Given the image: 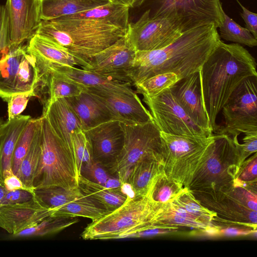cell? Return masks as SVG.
<instances>
[{
    "mask_svg": "<svg viewBox=\"0 0 257 257\" xmlns=\"http://www.w3.org/2000/svg\"><path fill=\"white\" fill-rule=\"evenodd\" d=\"M35 196L34 190L28 189H17L8 191L4 196L1 206L13 205L30 201Z\"/></svg>",
    "mask_w": 257,
    "mask_h": 257,
    "instance_id": "f6af8a7d",
    "label": "cell"
},
{
    "mask_svg": "<svg viewBox=\"0 0 257 257\" xmlns=\"http://www.w3.org/2000/svg\"><path fill=\"white\" fill-rule=\"evenodd\" d=\"M41 123V116L31 118L17 141L12 161V170L13 174L18 177L22 161L28 152Z\"/></svg>",
    "mask_w": 257,
    "mask_h": 257,
    "instance_id": "d590c367",
    "label": "cell"
},
{
    "mask_svg": "<svg viewBox=\"0 0 257 257\" xmlns=\"http://www.w3.org/2000/svg\"><path fill=\"white\" fill-rule=\"evenodd\" d=\"M78 188L83 195L97 202L108 211L118 208L130 196L121 187L106 188L88 180L81 175L79 177Z\"/></svg>",
    "mask_w": 257,
    "mask_h": 257,
    "instance_id": "83f0119b",
    "label": "cell"
},
{
    "mask_svg": "<svg viewBox=\"0 0 257 257\" xmlns=\"http://www.w3.org/2000/svg\"><path fill=\"white\" fill-rule=\"evenodd\" d=\"M238 136L219 134L213 140L188 189H217L232 183L241 165Z\"/></svg>",
    "mask_w": 257,
    "mask_h": 257,
    "instance_id": "52a82bcc",
    "label": "cell"
},
{
    "mask_svg": "<svg viewBox=\"0 0 257 257\" xmlns=\"http://www.w3.org/2000/svg\"><path fill=\"white\" fill-rule=\"evenodd\" d=\"M11 47L22 44L36 33L41 22V0H7Z\"/></svg>",
    "mask_w": 257,
    "mask_h": 257,
    "instance_id": "ac0fdd59",
    "label": "cell"
},
{
    "mask_svg": "<svg viewBox=\"0 0 257 257\" xmlns=\"http://www.w3.org/2000/svg\"><path fill=\"white\" fill-rule=\"evenodd\" d=\"M129 9L126 6L110 2L81 13L61 16L54 19L93 21L127 31L130 23Z\"/></svg>",
    "mask_w": 257,
    "mask_h": 257,
    "instance_id": "4316f807",
    "label": "cell"
},
{
    "mask_svg": "<svg viewBox=\"0 0 257 257\" xmlns=\"http://www.w3.org/2000/svg\"><path fill=\"white\" fill-rule=\"evenodd\" d=\"M257 76L244 80L231 93L221 110L225 123L220 134L238 136L257 132Z\"/></svg>",
    "mask_w": 257,
    "mask_h": 257,
    "instance_id": "7c38bea8",
    "label": "cell"
},
{
    "mask_svg": "<svg viewBox=\"0 0 257 257\" xmlns=\"http://www.w3.org/2000/svg\"><path fill=\"white\" fill-rule=\"evenodd\" d=\"M28 115H19L4 121L0 127V182L4 185L5 179L14 175L12 161L17 141L31 119Z\"/></svg>",
    "mask_w": 257,
    "mask_h": 257,
    "instance_id": "cb8c5ba5",
    "label": "cell"
},
{
    "mask_svg": "<svg viewBox=\"0 0 257 257\" xmlns=\"http://www.w3.org/2000/svg\"><path fill=\"white\" fill-rule=\"evenodd\" d=\"M52 210L36 195L26 202L3 205L0 207V227L14 235L40 223Z\"/></svg>",
    "mask_w": 257,
    "mask_h": 257,
    "instance_id": "ffe728a7",
    "label": "cell"
},
{
    "mask_svg": "<svg viewBox=\"0 0 257 257\" xmlns=\"http://www.w3.org/2000/svg\"><path fill=\"white\" fill-rule=\"evenodd\" d=\"M184 188L181 184L167 176L163 171L155 177L147 195L159 209L175 198Z\"/></svg>",
    "mask_w": 257,
    "mask_h": 257,
    "instance_id": "1f68e13d",
    "label": "cell"
},
{
    "mask_svg": "<svg viewBox=\"0 0 257 257\" xmlns=\"http://www.w3.org/2000/svg\"><path fill=\"white\" fill-rule=\"evenodd\" d=\"M72 139L77 169L80 174L82 166L93 161L92 148L89 140L82 131L75 132Z\"/></svg>",
    "mask_w": 257,
    "mask_h": 257,
    "instance_id": "ab89813d",
    "label": "cell"
},
{
    "mask_svg": "<svg viewBox=\"0 0 257 257\" xmlns=\"http://www.w3.org/2000/svg\"><path fill=\"white\" fill-rule=\"evenodd\" d=\"M111 2L120 4L129 8L139 7L144 4L147 0H110Z\"/></svg>",
    "mask_w": 257,
    "mask_h": 257,
    "instance_id": "681fc988",
    "label": "cell"
},
{
    "mask_svg": "<svg viewBox=\"0 0 257 257\" xmlns=\"http://www.w3.org/2000/svg\"><path fill=\"white\" fill-rule=\"evenodd\" d=\"M27 49L42 66H77L84 69L88 65L87 61L65 47L36 33L29 40Z\"/></svg>",
    "mask_w": 257,
    "mask_h": 257,
    "instance_id": "44dd1931",
    "label": "cell"
},
{
    "mask_svg": "<svg viewBox=\"0 0 257 257\" xmlns=\"http://www.w3.org/2000/svg\"><path fill=\"white\" fill-rule=\"evenodd\" d=\"M40 77L36 59L28 51L27 45L11 47L0 60V97L7 102L16 94L36 96Z\"/></svg>",
    "mask_w": 257,
    "mask_h": 257,
    "instance_id": "8fae6325",
    "label": "cell"
},
{
    "mask_svg": "<svg viewBox=\"0 0 257 257\" xmlns=\"http://www.w3.org/2000/svg\"><path fill=\"white\" fill-rule=\"evenodd\" d=\"M217 28L205 25L184 32L169 45L137 51L127 76L135 85L158 74L172 72L183 78L198 71L220 40Z\"/></svg>",
    "mask_w": 257,
    "mask_h": 257,
    "instance_id": "6da1fadb",
    "label": "cell"
},
{
    "mask_svg": "<svg viewBox=\"0 0 257 257\" xmlns=\"http://www.w3.org/2000/svg\"><path fill=\"white\" fill-rule=\"evenodd\" d=\"M103 186L108 188H116L121 187V183L118 178L113 177L109 179Z\"/></svg>",
    "mask_w": 257,
    "mask_h": 257,
    "instance_id": "f907efd6",
    "label": "cell"
},
{
    "mask_svg": "<svg viewBox=\"0 0 257 257\" xmlns=\"http://www.w3.org/2000/svg\"><path fill=\"white\" fill-rule=\"evenodd\" d=\"M254 57L237 43L221 40L200 70L203 104L214 132L216 120L234 90L248 77L257 76Z\"/></svg>",
    "mask_w": 257,
    "mask_h": 257,
    "instance_id": "7a4b0ae2",
    "label": "cell"
},
{
    "mask_svg": "<svg viewBox=\"0 0 257 257\" xmlns=\"http://www.w3.org/2000/svg\"><path fill=\"white\" fill-rule=\"evenodd\" d=\"M162 171V161L146 160L133 168L124 184L129 186L134 196H144L147 195L155 177Z\"/></svg>",
    "mask_w": 257,
    "mask_h": 257,
    "instance_id": "f546056e",
    "label": "cell"
},
{
    "mask_svg": "<svg viewBox=\"0 0 257 257\" xmlns=\"http://www.w3.org/2000/svg\"><path fill=\"white\" fill-rule=\"evenodd\" d=\"M223 20L219 29L222 39L249 47L257 45V39L246 28L240 26L223 11Z\"/></svg>",
    "mask_w": 257,
    "mask_h": 257,
    "instance_id": "8d00e7d4",
    "label": "cell"
},
{
    "mask_svg": "<svg viewBox=\"0 0 257 257\" xmlns=\"http://www.w3.org/2000/svg\"><path fill=\"white\" fill-rule=\"evenodd\" d=\"M243 143L239 144L241 164L251 155L257 152V132L245 134Z\"/></svg>",
    "mask_w": 257,
    "mask_h": 257,
    "instance_id": "bcb514c9",
    "label": "cell"
},
{
    "mask_svg": "<svg viewBox=\"0 0 257 257\" xmlns=\"http://www.w3.org/2000/svg\"><path fill=\"white\" fill-rule=\"evenodd\" d=\"M85 131L110 120H115L105 106L85 89L80 94L65 98Z\"/></svg>",
    "mask_w": 257,
    "mask_h": 257,
    "instance_id": "d4e9b609",
    "label": "cell"
},
{
    "mask_svg": "<svg viewBox=\"0 0 257 257\" xmlns=\"http://www.w3.org/2000/svg\"><path fill=\"white\" fill-rule=\"evenodd\" d=\"M33 96L31 94H19L11 96L8 100V120L15 118L26 108L30 98Z\"/></svg>",
    "mask_w": 257,
    "mask_h": 257,
    "instance_id": "ee69618b",
    "label": "cell"
},
{
    "mask_svg": "<svg viewBox=\"0 0 257 257\" xmlns=\"http://www.w3.org/2000/svg\"><path fill=\"white\" fill-rule=\"evenodd\" d=\"M152 224L153 226L175 230L181 226L205 230L212 226L189 213L174 200L156 211Z\"/></svg>",
    "mask_w": 257,
    "mask_h": 257,
    "instance_id": "484cf974",
    "label": "cell"
},
{
    "mask_svg": "<svg viewBox=\"0 0 257 257\" xmlns=\"http://www.w3.org/2000/svg\"><path fill=\"white\" fill-rule=\"evenodd\" d=\"M110 0H41V18L49 21L81 13L110 3Z\"/></svg>",
    "mask_w": 257,
    "mask_h": 257,
    "instance_id": "f1b7e54d",
    "label": "cell"
},
{
    "mask_svg": "<svg viewBox=\"0 0 257 257\" xmlns=\"http://www.w3.org/2000/svg\"><path fill=\"white\" fill-rule=\"evenodd\" d=\"M110 211L88 197L83 195L64 205L53 209L50 216L70 217H83L95 221Z\"/></svg>",
    "mask_w": 257,
    "mask_h": 257,
    "instance_id": "4dcf8cb0",
    "label": "cell"
},
{
    "mask_svg": "<svg viewBox=\"0 0 257 257\" xmlns=\"http://www.w3.org/2000/svg\"><path fill=\"white\" fill-rule=\"evenodd\" d=\"M163 167L169 177L188 188L213 141L209 137L174 135L160 131Z\"/></svg>",
    "mask_w": 257,
    "mask_h": 257,
    "instance_id": "ba28073f",
    "label": "cell"
},
{
    "mask_svg": "<svg viewBox=\"0 0 257 257\" xmlns=\"http://www.w3.org/2000/svg\"><path fill=\"white\" fill-rule=\"evenodd\" d=\"M8 191H9V190L7 189L6 186L0 182V207L1 206L2 201Z\"/></svg>",
    "mask_w": 257,
    "mask_h": 257,
    "instance_id": "816d5d0a",
    "label": "cell"
},
{
    "mask_svg": "<svg viewBox=\"0 0 257 257\" xmlns=\"http://www.w3.org/2000/svg\"><path fill=\"white\" fill-rule=\"evenodd\" d=\"M256 185L235 179L217 189L191 191L202 205L216 214L213 221L218 224L256 230Z\"/></svg>",
    "mask_w": 257,
    "mask_h": 257,
    "instance_id": "277c9868",
    "label": "cell"
},
{
    "mask_svg": "<svg viewBox=\"0 0 257 257\" xmlns=\"http://www.w3.org/2000/svg\"><path fill=\"white\" fill-rule=\"evenodd\" d=\"M83 132L91 146L93 161L107 169L123 146L124 134L121 122L110 120Z\"/></svg>",
    "mask_w": 257,
    "mask_h": 257,
    "instance_id": "e0dca14e",
    "label": "cell"
},
{
    "mask_svg": "<svg viewBox=\"0 0 257 257\" xmlns=\"http://www.w3.org/2000/svg\"><path fill=\"white\" fill-rule=\"evenodd\" d=\"M135 54L136 51L126 33L113 44L89 58L88 65L83 69L131 84L127 73Z\"/></svg>",
    "mask_w": 257,
    "mask_h": 257,
    "instance_id": "9a60e30c",
    "label": "cell"
},
{
    "mask_svg": "<svg viewBox=\"0 0 257 257\" xmlns=\"http://www.w3.org/2000/svg\"><path fill=\"white\" fill-rule=\"evenodd\" d=\"M42 152V118L32 143L23 159L18 178L26 188L34 190L33 182L38 167Z\"/></svg>",
    "mask_w": 257,
    "mask_h": 257,
    "instance_id": "d6a6232c",
    "label": "cell"
},
{
    "mask_svg": "<svg viewBox=\"0 0 257 257\" xmlns=\"http://www.w3.org/2000/svg\"><path fill=\"white\" fill-rule=\"evenodd\" d=\"M85 90L105 106L115 120L127 124L154 121L150 111L134 91L123 92L93 88H85Z\"/></svg>",
    "mask_w": 257,
    "mask_h": 257,
    "instance_id": "2e32d148",
    "label": "cell"
},
{
    "mask_svg": "<svg viewBox=\"0 0 257 257\" xmlns=\"http://www.w3.org/2000/svg\"><path fill=\"white\" fill-rule=\"evenodd\" d=\"M42 115L47 118L56 135L73 147V134L83 131V129L78 118L66 99H58L44 107Z\"/></svg>",
    "mask_w": 257,
    "mask_h": 257,
    "instance_id": "7402d4cb",
    "label": "cell"
},
{
    "mask_svg": "<svg viewBox=\"0 0 257 257\" xmlns=\"http://www.w3.org/2000/svg\"><path fill=\"white\" fill-rule=\"evenodd\" d=\"M158 210L147 195L128 196L118 208L89 223L81 236L85 240L125 238L152 226Z\"/></svg>",
    "mask_w": 257,
    "mask_h": 257,
    "instance_id": "8992f818",
    "label": "cell"
},
{
    "mask_svg": "<svg viewBox=\"0 0 257 257\" xmlns=\"http://www.w3.org/2000/svg\"><path fill=\"white\" fill-rule=\"evenodd\" d=\"M9 19L5 5H0V60L10 50Z\"/></svg>",
    "mask_w": 257,
    "mask_h": 257,
    "instance_id": "b9f144b4",
    "label": "cell"
},
{
    "mask_svg": "<svg viewBox=\"0 0 257 257\" xmlns=\"http://www.w3.org/2000/svg\"><path fill=\"white\" fill-rule=\"evenodd\" d=\"M80 175L88 180L103 186L109 179L115 177L103 166L93 161L82 166Z\"/></svg>",
    "mask_w": 257,
    "mask_h": 257,
    "instance_id": "60d3db41",
    "label": "cell"
},
{
    "mask_svg": "<svg viewBox=\"0 0 257 257\" xmlns=\"http://www.w3.org/2000/svg\"><path fill=\"white\" fill-rule=\"evenodd\" d=\"M236 1L242 9L240 16L245 23V28L257 39V14L247 9L238 0Z\"/></svg>",
    "mask_w": 257,
    "mask_h": 257,
    "instance_id": "7dc6e473",
    "label": "cell"
},
{
    "mask_svg": "<svg viewBox=\"0 0 257 257\" xmlns=\"http://www.w3.org/2000/svg\"><path fill=\"white\" fill-rule=\"evenodd\" d=\"M179 79L174 73H164L152 76L134 86L137 92L143 96H153L170 88Z\"/></svg>",
    "mask_w": 257,
    "mask_h": 257,
    "instance_id": "74e56055",
    "label": "cell"
},
{
    "mask_svg": "<svg viewBox=\"0 0 257 257\" xmlns=\"http://www.w3.org/2000/svg\"><path fill=\"white\" fill-rule=\"evenodd\" d=\"M74 218L49 216L35 226L12 235L13 238H26L43 236L57 233L77 222Z\"/></svg>",
    "mask_w": 257,
    "mask_h": 257,
    "instance_id": "836d02e7",
    "label": "cell"
},
{
    "mask_svg": "<svg viewBox=\"0 0 257 257\" xmlns=\"http://www.w3.org/2000/svg\"><path fill=\"white\" fill-rule=\"evenodd\" d=\"M183 33L168 19L150 18L148 10L136 22L129 23L126 32L130 43L136 52L163 48Z\"/></svg>",
    "mask_w": 257,
    "mask_h": 257,
    "instance_id": "5bb4252c",
    "label": "cell"
},
{
    "mask_svg": "<svg viewBox=\"0 0 257 257\" xmlns=\"http://www.w3.org/2000/svg\"><path fill=\"white\" fill-rule=\"evenodd\" d=\"M4 121L3 119V118L0 117V127H1V125L3 124V123H4Z\"/></svg>",
    "mask_w": 257,
    "mask_h": 257,
    "instance_id": "f5cc1de1",
    "label": "cell"
},
{
    "mask_svg": "<svg viewBox=\"0 0 257 257\" xmlns=\"http://www.w3.org/2000/svg\"><path fill=\"white\" fill-rule=\"evenodd\" d=\"M169 89L192 120L206 132L213 134L203 102L200 70L179 79Z\"/></svg>",
    "mask_w": 257,
    "mask_h": 257,
    "instance_id": "d6986e66",
    "label": "cell"
},
{
    "mask_svg": "<svg viewBox=\"0 0 257 257\" xmlns=\"http://www.w3.org/2000/svg\"><path fill=\"white\" fill-rule=\"evenodd\" d=\"M4 185L9 191L17 189H27L24 186L20 179L14 175H13L5 179L4 181Z\"/></svg>",
    "mask_w": 257,
    "mask_h": 257,
    "instance_id": "c3c4849f",
    "label": "cell"
},
{
    "mask_svg": "<svg viewBox=\"0 0 257 257\" xmlns=\"http://www.w3.org/2000/svg\"><path fill=\"white\" fill-rule=\"evenodd\" d=\"M173 200L192 215L212 225V221L216 214L202 205L189 189L184 187Z\"/></svg>",
    "mask_w": 257,
    "mask_h": 257,
    "instance_id": "f35d334b",
    "label": "cell"
},
{
    "mask_svg": "<svg viewBox=\"0 0 257 257\" xmlns=\"http://www.w3.org/2000/svg\"><path fill=\"white\" fill-rule=\"evenodd\" d=\"M147 1L150 18L168 19L182 33L205 25L218 28L223 22V9L219 0Z\"/></svg>",
    "mask_w": 257,
    "mask_h": 257,
    "instance_id": "30bf717a",
    "label": "cell"
},
{
    "mask_svg": "<svg viewBox=\"0 0 257 257\" xmlns=\"http://www.w3.org/2000/svg\"><path fill=\"white\" fill-rule=\"evenodd\" d=\"M34 192L40 200L52 210L84 195L78 188L67 189L60 187H51L36 189Z\"/></svg>",
    "mask_w": 257,
    "mask_h": 257,
    "instance_id": "e575fe53",
    "label": "cell"
},
{
    "mask_svg": "<svg viewBox=\"0 0 257 257\" xmlns=\"http://www.w3.org/2000/svg\"><path fill=\"white\" fill-rule=\"evenodd\" d=\"M39 67L77 83L84 88H93L112 91H134L132 84L98 75L88 70L71 66Z\"/></svg>",
    "mask_w": 257,
    "mask_h": 257,
    "instance_id": "603a6c76",
    "label": "cell"
},
{
    "mask_svg": "<svg viewBox=\"0 0 257 257\" xmlns=\"http://www.w3.org/2000/svg\"><path fill=\"white\" fill-rule=\"evenodd\" d=\"M121 123L124 134L123 146L107 170L119 179L122 185L139 163L157 159L163 163V147L160 131L154 121L137 124Z\"/></svg>",
    "mask_w": 257,
    "mask_h": 257,
    "instance_id": "9c48e42d",
    "label": "cell"
},
{
    "mask_svg": "<svg viewBox=\"0 0 257 257\" xmlns=\"http://www.w3.org/2000/svg\"><path fill=\"white\" fill-rule=\"evenodd\" d=\"M154 121L161 132L174 135L209 137L188 116L169 88L153 96H143Z\"/></svg>",
    "mask_w": 257,
    "mask_h": 257,
    "instance_id": "4fadbf2b",
    "label": "cell"
},
{
    "mask_svg": "<svg viewBox=\"0 0 257 257\" xmlns=\"http://www.w3.org/2000/svg\"><path fill=\"white\" fill-rule=\"evenodd\" d=\"M42 152L35 172L34 189L60 187L67 189L78 188V172L73 147L66 144L52 130L47 118L42 115Z\"/></svg>",
    "mask_w": 257,
    "mask_h": 257,
    "instance_id": "5b68a950",
    "label": "cell"
},
{
    "mask_svg": "<svg viewBox=\"0 0 257 257\" xmlns=\"http://www.w3.org/2000/svg\"><path fill=\"white\" fill-rule=\"evenodd\" d=\"M235 180L243 183L257 182V153L246 159L241 165Z\"/></svg>",
    "mask_w": 257,
    "mask_h": 257,
    "instance_id": "7bdbcfd3",
    "label": "cell"
},
{
    "mask_svg": "<svg viewBox=\"0 0 257 257\" xmlns=\"http://www.w3.org/2000/svg\"><path fill=\"white\" fill-rule=\"evenodd\" d=\"M127 31L103 23L83 20L42 21L36 33L88 59L124 36Z\"/></svg>",
    "mask_w": 257,
    "mask_h": 257,
    "instance_id": "3957f363",
    "label": "cell"
}]
</instances>
